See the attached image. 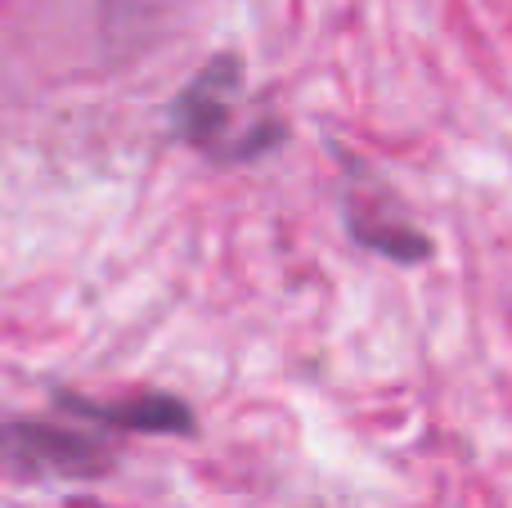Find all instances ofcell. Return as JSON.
Returning a JSON list of instances; mask_svg holds the SVG:
<instances>
[{
	"mask_svg": "<svg viewBox=\"0 0 512 508\" xmlns=\"http://www.w3.org/2000/svg\"><path fill=\"white\" fill-rule=\"evenodd\" d=\"M113 459V446L86 432H68L36 419L0 423V464L23 477H104Z\"/></svg>",
	"mask_w": 512,
	"mask_h": 508,
	"instance_id": "6da1fadb",
	"label": "cell"
},
{
	"mask_svg": "<svg viewBox=\"0 0 512 508\" xmlns=\"http://www.w3.org/2000/svg\"><path fill=\"white\" fill-rule=\"evenodd\" d=\"M239 90H243V59L239 54H216L207 68H198V77L171 104L176 135L185 144H194V149L216 153V144H225V131H230Z\"/></svg>",
	"mask_w": 512,
	"mask_h": 508,
	"instance_id": "7a4b0ae2",
	"label": "cell"
},
{
	"mask_svg": "<svg viewBox=\"0 0 512 508\" xmlns=\"http://www.w3.org/2000/svg\"><path fill=\"white\" fill-rule=\"evenodd\" d=\"M59 405L68 414H81V419H95L104 428H122V432H153V437H189L194 432V410H189L180 396H140V401H86V396L63 392Z\"/></svg>",
	"mask_w": 512,
	"mask_h": 508,
	"instance_id": "3957f363",
	"label": "cell"
},
{
	"mask_svg": "<svg viewBox=\"0 0 512 508\" xmlns=\"http://www.w3.org/2000/svg\"><path fill=\"white\" fill-rule=\"evenodd\" d=\"M351 234L364 248L382 252V257H391V261H423L427 252H432V243L418 230H409V225H369L364 216H351Z\"/></svg>",
	"mask_w": 512,
	"mask_h": 508,
	"instance_id": "277c9868",
	"label": "cell"
}]
</instances>
